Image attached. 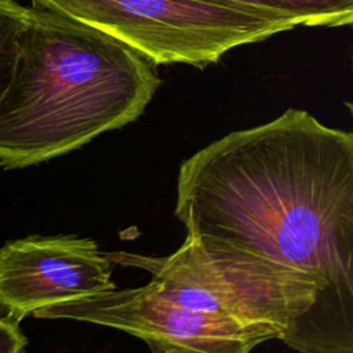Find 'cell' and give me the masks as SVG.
Listing matches in <instances>:
<instances>
[{
	"label": "cell",
	"mask_w": 353,
	"mask_h": 353,
	"mask_svg": "<svg viewBox=\"0 0 353 353\" xmlns=\"http://www.w3.org/2000/svg\"><path fill=\"white\" fill-rule=\"evenodd\" d=\"M176 218L212 250L307 276L316 298L288 347L353 353V135L290 108L186 159Z\"/></svg>",
	"instance_id": "6da1fadb"
},
{
	"label": "cell",
	"mask_w": 353,
	"mask_h": 353,
	"mask_svg": "<svg viewBox=\"0 0 353 353\" xmlns=\"http://www.w3.org/2000/svg\"><path fill=\"white\" fill-rule=\"evenodd\" d=\"M160 84L157 65L124 43L30 7L0 101V167L47 161L135 121Z\"/></svg>",
	"instance_id": "7a4b0ae2"
},
{
	"label": "cell",
	"mask_w": 353,
	"mask_h": 353,
	"mask_svg": "<svg viewBox=\"0 0 353 353\" xmlns=\"http://www.w3.org/2000/svg\"><path fill=\"white\" fill-rule=\"evenodd\" d=\"M116 265L150 273L148 283L165 298L199 312L234 316L281 332L288 346L316 298L305 274L259 258L203 247L190 236L168 256L110 252Z\"/></svg>",
	"instance_id": "3957f363"
},
{
	"label": "cell",
	"mask_w": 353,
	"mask_h": 353,
	"mask_svg": "<svg viewBox=\"0 0 353 353\" xmlns=\"http://www.w3.org/2000/svg\"><path fill=\"white\" fill-rule=\"evenodd\" d=\"M95 28L154 65L205 68L228 51L259 43L291 25L215 0H30Z\"/></svg>",
	"instance_id": "277c9868"
},
{
	"label": "cell",
	"mask_w": 353,
	"mask_h": 353,
	"mask_svg": "<svg viewBox=\"0 0 353 353\" xmlns=\"http://www.w3.org/2000/svg\"><path fill=\"white\" fill-rule=\"evenodd\" d=\"M33 316L117 328L143 339L149 347H182L203 353H250L265 341L281 338L279 330L268 325L188 309L149 284L47 306Z\"/></svg>",
	"instance_id": "5b68a950"
},
{
	"label": "cell",
	"mask_w": 353,
	"mask_h": 353,
	"mask_svg": "<svg viewBox=\"0 0 353 353\" xmlns=\"http://www.w3.org/2000/svg\"><path fill=\"white\" fill-rule=\"evenodd\" d=\"M116 290L112 262L91 239L28 236L0 247V319Z\"/></svg>",
	"instance_id": "8992f818"
},
{
	"label": "cell",
	"mask_w": 353,
	"mask_h": 353,
	"mask_svg": "<svg viewBox=\"0 0 353 353\" xmlns=\"http://www.w3.org/2000/svg\"><path fill=\"white\" fill-rule=\"evenodd\" d=\"M251 10L295 26H347L353 22V0H215Z\"/></svg>",
	"instance_id": "52a82bcc"
},
{
	"label": "cell",
	"mask_w": 353,
	"mask_h": 353,
	"mask_svg": "<svg viewBox=\"0 0 353 353\" xmlns=\"http://www.w3.org/2000/svg\"><path fill=\"white\" fill-rule=\"evenodd\" d=\"M28 19V7L14 0H0V101L12 81L19 55V39Z\"/></svg>",
	"instance_id": "ba28073f"
},
{
	"label": "cell",
	"mask_w": 353,
	"mask_h": 353,
	"mask_svg": "<svg viewBox=\"0 0 353 353\" xmlns=\"http://www.w3.org/2000/svg\"><path fill=\"white\" fill-rule=\"evenodd\" d=\"M26 343L17 323L0 319V353H25Z\"/></svg>",
	"instance_id": "9c48e42d"
},
{
	"label": "cell",
	"mask_w": 353,
	"mask_h": 353,
	"mask_svg": "<svg viewBox=\"0 0 353 353\" xmlns=\"http://www.w3.org/2000/svg\"><path fill=\"white\" fill-rule=\"evenodd\" d=\"M152 353H203L193 349H182V347H150Z\"/></svg>",
	"instance_id": "30bf717a"
}]
</instances>
